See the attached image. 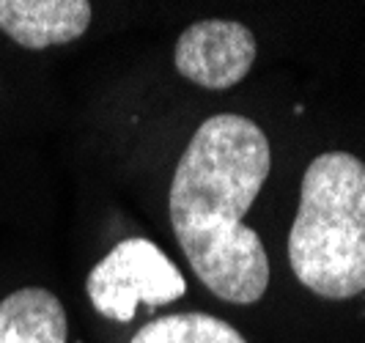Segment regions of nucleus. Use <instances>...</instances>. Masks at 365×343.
Returning <instances> with one entry per match:
<instances>
[{
	"mask_svg": "<svg viewBox=\"0 0 365 343\" xmlns=\"http://www.w3.org/2000/svg\"><path fill=\"white\" fill-rule=\"evenodd\" d=\"M269 170L264 129L245 116L220 113L195 129L170 181L176 242L198 280L231 305H253L269 289V255L242 222Z\"/></svg>",
	"mask_w": 365,
	"mask_h": 343,
	"instance_id": "nucleus-1",
	"label": "nucleus"
},
{
	"mask_svg": "<svg viewBox=\"0 0 365 343\" xmlns=\"http://www.w3.org/2000/svg\"><path fill=\"white\" fill-rule=\"evenodd\" d=\"M294 277L322 300L365 291V163L346 151L319 154L299 187L289 234Z\"/></svg>",
	"mask_w": 365,
	"mask_h": 343,
	"instance_id": "nucleus-2",
	"label": "nucleus"
},
{
	"mask_svg": "<svg viewBox=\"0 0 365 343\" xmlns=\"http://www.w3.org/2000/svg\"><path fill=\"white\" fill-rule=\"evenodd\" d=\"M86 291L96 313L113 322H132L138 302L160 307L187 294L179 267L143 236L118 242L86 280Z\"/></svg>",
	"mask_w": 365,
	"mask_h": 343,
	"instance_id": "nucleus-3",
	"label": "nucleus"
},
{
	"mask_svg": "<svg viewBox=\"0 0 365 343\" xmlns=\"http://www.w3.org/2000/svg\"><path fill=\"white\" fill-rule=\"evenodd\" d=\"M256 55V36L242 22L201 19L182 31L173 50V63L190 83L209 91H225L250 74Z\"/></svg>",
	"mask_w": 365,
	"mask_h": 343,
	"instance_id": "nucleus-4",
	"label": "nucleus"
},
{
	"mask_svg": "<svg viewBox=\"0 0 365 343\" xmlns=\"http://www.w3.org/2000/svg\"><path fill=\"white\" fill-rule=\"evenodd\" d=\"M88 0H0V31L25 50L80 39L91 25Z\"/></svg>",
	"mask_w": 365,
	"mask_h": 343,
	"instance_id": "nucleus-5",
	"label": "nucleus"
},
{
	"mask_svg": "<svg viewBox=\"0 0 365 343\" xmlns=\"http://www.w3.org/2000/svg\"><path fill=\"white\" fill-rule=\"evenodd\" d=\"M69 322L47 289H19L0 302V343H66Z\"/></svg>",
	"mask_w": 365,
	"mask_h": 343,
	"instance_id": "nucleus-6",
	"label": "nucleus"
},
{
	"mask_svg": "<svg viewBox=\"0 0 365 343\" xmlns=\"http://www.w3.org/2000/svg\"><path fill=\"white\" fill-rule=\"evenodd\" d=\"M129 343H247L228 322L209 313H173L143 324Z\"/></svg>",
	"mask_w": 365,
	"mask_h": 343,
	"instance_id": "nucleus-7",
	"label": "nucleus"
}]
</instances>
